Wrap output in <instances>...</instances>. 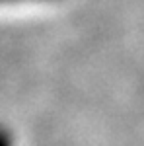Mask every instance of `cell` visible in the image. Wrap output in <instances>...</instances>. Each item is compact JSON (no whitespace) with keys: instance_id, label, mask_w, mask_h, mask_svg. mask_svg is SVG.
<instances>
[{"instance_id":"cell-1","label":"cell","mask_w":144,"mask_h":146,"mask_svg":"<svg viewBox=\"0 0 144 146\" xmlns=\"http://www.w3.org/2000/svg\"><path fill=\"white\" fill-rule=\"evenodd\" d=\"M0 146H14V136L4 125H0Z\"/></svg>"},{"instance_id":"cell-2","label":"cell","mask_w":144,"mask_h":146,"mask_svg":"<svg viewBox=\"0 0 144 146\" xmlns=\"http://www.w3.org/2000/svg\"><path fill=\"white\" fill-rule=\"evenodd\" d=\"M16 2H51V0H0V4H16Z\"/></svg>"}]
</instances>
